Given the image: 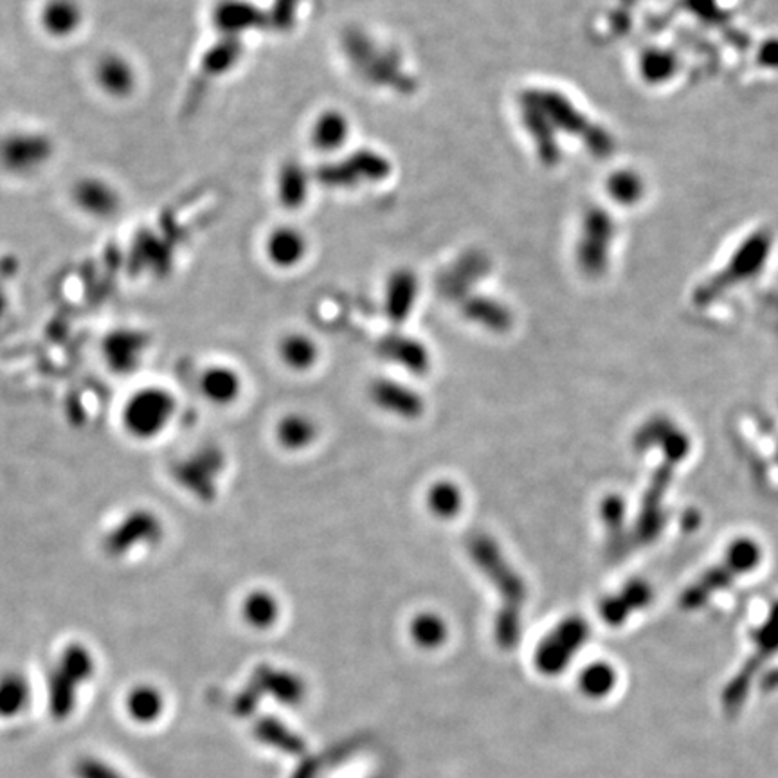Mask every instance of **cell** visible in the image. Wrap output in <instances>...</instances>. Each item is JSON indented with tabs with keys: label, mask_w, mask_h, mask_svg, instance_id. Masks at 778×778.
Returning <instances> with one entry per match:
<instances>
[{
	"label": "cell",
	"mask_w": 778,
	"mask_h": 778,
	"mask_svg": "<svg viewBox=\"0 0 778 778\" xmlns=\"http://www.w3.org/2000/svg\"><path fill=\"white\" fill-rule=\"evenodd\" d=\"M179 411L175 393L166 386L146 384L131 391L120 409V424L135 442H153L173 424Z\"/></svg>",
	"instance_id": "obj_1"
},
{
	"label": "cell",
	"mask_w": 778,
	"mask_h": 778,
	"mask_svg": "<svg viewBox=\"0 0 778 778\" xmlns=\"http://www.w3.org/2000/svg\"><path fill=\"white\" fill-rule=\"evenodd\" d=\"M524 92L548 116L557 131L579 137L585 150L596 159H605L615 152L613 135L604 127L587 120L568 96L552 89H528Z\"/></svg>",
	"instance_id": "obj_2"
},
{
	"label": "cell",
	"mask_w": 778,
	"mask_h": 778,
	"mask_svg": "<svg viewBox=\"0 0 778 778\" xmlns=\"http://www.w3.org/2000/svg\"><path fill=\"white\" fill-rule=\"evenodd\" d=\"M344 51L366 81L398 92L413 90L415 83L402 68L398 57L388 49H379L363 31L346 33Z\"/></svg>",
	"instance_id": "obj_3"
},
{
	"label": "cell",
	"mask_w": 778,
	"mask_h": 778,
	"mask_svg": "<svg viewBox=\"0 0 778 778\" xmlns=\"http://www.w3.org/2000/svg\"><path fill=\"white\" fill-rule=\"evenodd\" d=\"M53 141L37 130H11L0 137V168L9 175L29 177L53 157Z\"/></svg>",
	"instance_id": "obj_4"
},
{
	"label": "cell",
	"mask_w": 778,
	"mask_h": 778,
	"mask_svg": "<svg viewBox=\"0 0 778 778\" xmlns=\"http://www.w3.org/2000/svg\"><path fill=\"white\" fill-rule=\"evenodd\" d=\"M615 238V222L602 207L585 211L577 242V265L587 278H600L609 265Z\"/></svg>",
	"instance_id": "obj_5"
},
{
	"label": "cell",
	"mask_w": 778,
	"mask_h": 778,
	"mask_svg": "<svg viewBox=\"0 0 778 778\" xmlns=\"http://www.w3.org/2000/svg\"><path fill=\"white\" fill-rule=\"evenodd\" d=\"M391 173V163L373 150H359L339 163L320 170V181L330 188H352L364 183H381Z\"/></svg>",
	"instance_id": "obj_6"
},
{
	"label": "cell",
	"mask_w": 778,
	"mask_h": 778,
	"mask_svg": "<svg viewBox=\"0 0 778 778\" xmlns=\"http://www.w3.org/2000/svg\"><path fill=\"white\" fill-rule=\"evenodd\" d=\"M70 202L74 207L92 220H110L121 209V194L107 179L85 175L70 186Z\"/></svg>",
	"instance_id": "obj_7"
},
{
	"label": "cell",
	"mask_w": 778,
	"mask_h": 778,
	"mask_svg": "<svg viewBox=\"0 0 778 778\" xmlns=\"http://www.w3.org/2000/svg\"><path fill=\"white\" fill-rule=\"evenodd\" d=\"M92 81L103 96L123 101L135 94L139 87V72L127 55L105 51L92 65Z\"/></svg>",
	"instance_id": "obj_8"
},
{
	"label": "cell",
	"mask_w": 778,
	"mask_h": 778,
	"mask_svg": "<svg viewBox=\"0 0 778 778\" xmlns=\"http://www.w3.org/2000/svg\"><path fill=\"white\" fill-rule=\"evenodd\" d=\"M200 396L213 407L235 405L246 389V379L238 368L227 363L205 366L196 381Z\"/></svg>",
	"instance_id": "obj_9"
},
{
	"label": "cell",
	"mask_w": 778,
	"mask_h": 778,
	"mask_svg": "<svg viewBox=\"0 0 778 778\" xmlns=\"http://www.w3.org/2000/svg\"><path fill=\"white\" fill-rule=\"evenodd\" d=\"M148 350V339L141 330L118 328L103 341L105 364L116 375L133 373L144 361Z\"/></svg>",
	"instance_id": "obj_10"
},
{
	"label": "cell",
	"mask_w": 778,
	"mask_h": 778,
	"mask_svg": "<svg viewBox=\"0 0 778 778\" xmlns=\"http://www.w3.org/2000/svg\"><path fill=\"white\" fill-rule=\"evenodd\" d=\"M85 20L87 15L79 0H44L37 13L40 31L58 42L76 37Z\"/></svg>",
	"instance_id": "obj_11"
},
{
	"label": "cell",
	"mask_w": 778,
	"mask_h": 778,
	"mask_svg": "<svg viewBox=\"0 0 778 778\" xmlns=\"http://www.w3.org/2000/svg\"><path fill=\"white\" fill-rule=\"evenodd\" d=\"M519 109L522 125L533 141L539 159L546 166H555L561 161V146L557 139L559 131L526 92H522L519 98Z\"/></svg>",
	"instance_id": "obj_12"
},
{
	"label": "cell",
	"mask_w": 778,
	"mask_h": 778,
	"mask_svg": "<svg viewBox=\"0 0 778 778\" xmlns=\"http://www.w3.org/2000/svg\"><path fill=\"white\" fill-rule=\"evenodd\" d=\"M307 253L309 240L294 226H276L263 238V257L279 270L296 268L307 258Z\"/></svg>",
	"instance_id": "obj_13"
},
{
	"label": "cell",
	"mask_w": 778,
	"mask_h": 778,
	"mask_svg": "<svg viewBox=\"0 0 778 778\" xmlns=\"http://www.w3.org/2000/svg\"><path fill=\"white\" fill-rule=\"evenodd\" d=\"M320 429L316 420L300 411H290L279 416L274 424V442L287 453H301L318 440Z\"/></svg>",
	"instance_id": "obj_14"
},
{
	"label": "cell",
	"mask_w": 778,
	"mask_h": 778,
	"mask_svg": "<svg viewBox=\"0 0 778 778\" xmlns=\"http://www.w3.org/2000/svg\"><path fill=\"white\" fill-rule=\"evenodd\" d=\"M240 618L246 626L265 631L276 626L281 615L279 598L267 587H255L244 593L238 604Z\"/></svg>",
	"instance_id": "obj_15"
},
{
	"label": "cell",
	"mask_w": 778,
	"mask_h": 778,
	"mask_svg": "<svg viewBox=\"0 0 778 778\" xmlns=\"http://www.w3.org/2000/svg\"><path fill=\"white\" fill-rule=\"evenodd\" d=\"M418 296V279L409 268H398L389 276L384 305L393 323H404L411 314Z\"/></svg>",
	"instance_id": "obj_16"
},
{
	"label": "cell",
	"mask_w": 778,
	"mask_h": 778,
	"mask_svg": "<svg viewBox=\"0 0 778 778\" xmlns=\"http://www.w3.org/2000/svg\"><path fill=\"white\" fill-rule=\"evenodd\" d=\"M276 353L287 370L305 373L318 364L320 346L310 335L303 331H289L278 341Z\"/></svg>",
	"instance_id": "obj_17"
},
{
	"label": "cell",
	"mask_w": 778,
	"mask_h": 778,
	"mask_svg": "<svg viewBox=\"0 0 778 778\" xmlns=\"http://www.w3.org/2000/svg\"><path fill=\"white\" fill-rule=\"evenodd\" d=\"M350 137V121L348 118L335 109L323 110L310 127V142L314 150L331 153L342 148V144Z\"/></svg>",
	"instance_id": "obj_18"
},
{
	"label": "cell",
	"mask_w": 778,
	"mask_h": 778,
	"mask_svg": "<svg viewBox=\"0 0 778 778\" xmlns=\"http://www.w3.org/2000/svg\"><path fill=\"white\" fill-rule=\"evenodd\" d=\"M310 188V175L307 170L294 161L281 166L276 179L278 200L285 209H298L307 202Z\"/></svg>",
	"instance_id": "obj_19"
},
{
	"label": "cell",
	"mask_w": 778,
	"mask_h": 778,
	"mask_svg": "<svg viewBox=\"0 0 778 778\" xmlns=\"http://www.w3.org/2000/svg\"><path fill=\"white\" fill-rule=\"evenodd\" d=\"M372 394L381 407L402 416H416L422 411V400L416 393L389 381L377 383L372 389Z\"/></svg>",
	"instance_id": "obj_20"
},
{
	"label": "cell",
	"mask_w": 778,
	"mask_h": 778,
	"mask_svg": "<svg viewBox=\"0 0 778 778\" xmlns=\"http://www.w3.org/2000/svg\"><path fill=\"white\" fill-rule=\"evenodd\" d=\"M463 312L468 320L496 330H505L512 321L509 309L490 298H470L463 305Z\"/></svg>",
	"instance_id": "obj_21"
},
{
	"label": "cell",
	"mask_w": 778,
	"mask_h": 778,
	"mask_svg": "<svg viewBox=\"0 0 778 778\" xmlns=\"http://www.w3.org/2000/svg\"><path fill=\"white\" fill-rule=\"evenodd\" d=\"M607 194L618 205H635L646 194V184L636 172L616 170L607 179Z\"/></svg>",
	"instance_id": "obj_22"
},
{
	"label": "cell",
	"mask_w": 778,
	"mask_h": 778,
	"mask_svg": "<svg viewBox=\"0 0 778 778\" xmlns=\"http://www.w3.org/2000/svg\"><path fill=\"white\" fill-rule=\"evenodd\" d=\"M427 509L436 518H454L463 509V492L451 481L435 483L427 492Z\"/></svg>",
	"instance_id": "obj_23"
},
{
	"label": "cell",
	"mask_w": 778,
	"mask_h": 778,
	"mask_svg": "<svg viewBox=\"0 0 778 778\" xmlns=\"http://www.w3.org/2000/svg\"><path fill=\"white\" fill-rule=\"evenodd\" d=\"M411 636L420 647H438L447 638V624L435 613H422L411 624Z\"/></svg>",
	"instance_id": "obj_24"
},
{
	"label": "cell",
	"mask_w": 778,
	"mask_h": 778,
	"mask_svg": "<svg viewBox=\"0 0 778 778\" xmlns=\"http://www.w3.org/2000/svg\"><path fill=\"white\" fill-rule=\"evenodd\" d=\"M383 348L386 350L388 357H394L402 366L405 364L415 370H424L427 364L426 350L407 337H388Z\"/></svg>",
	"instance_id": "obj_25"
},
{
	"label": "cell",
	"mask_w": 778,
	"mask_h": 778,
	"mask_svg": "<svg viewBox=\"0 0 778 778\" xmlns=\"http://www.w3.org/2000/svg\"><path fill=\"white\" fill-rule=\"evenodd\" d=\"M640 70L647 83H661L674 76L676 58L663 49H650L640 60Z\"/></svg>",
	"instance_id": "obj_26"
},
{
	"label": "cell",
	"mask_w": 778,
	"mask_h": 778,
	"mask_svg": "<svg viewBox=\"0 0 778 778\" xmlns=\"http://www.w3.org/2000/svg\"><path fill=\"white\" fill-rule=\"evenodd\" d=\"M215 18L218 24L227 27V31H237V26H251L255 20H258V11L249 4H238V2H227L215 13Z\"/></svg>",
	"instance_id": "obj_27"
},
{
	"label": "cell",
	"mask_w": 778,
	"mask_h": 778,
	"mask_svg": "<svg viewBox=\"0 0 778 778\" xmlns=\"http://www.w3.org/2000/svg\"><path fill=\"white\" fill-rule=\"evenodd\" d=\"M489 263L487 258H483L481 255H470L467 258L457 261L454 265L453 272L449 276H446V287L449 290H459V287H463V279L468 281H476L478 278H481L487 270Z\"/></svg>",
	"instance_id": "obj_28"
},
{
	"label": "cell",
	"mask_w": 778,
	"mask_h": 778,
	"mask_svg": "<svg viewBox=\"0 0 778 778\" xmlns=\"http://www.w3.org/2000/svg\"><path fill=\"white\" fill-rule=\"evenodd\" d=\"M615 683V674L607 665H591L584 670L581 685L587 696H604Z\"/></svg>",
	"instance_id": "obj_29"
}]
</instances>
